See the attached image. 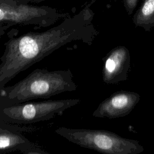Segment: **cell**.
<instances>
[{
    "instance_id": "ba28073f",
    "label": "cell",
    "mask_w": 154,
    "mask_h": 154,
    "mask_svg": "<svg viewBox=\"0 0 154 154\" xmlns=\"http://www.w3.org/2000/svg\"><path fill=\"white\" fill-rule=\"evenodd\" d=\"M154 19V0H145L134 17V23L138 25L149 23Z\"/></svg>"
},
{
    "instance_id": "30bf717a",
    "label": "cell",
    "mask_w": 154,
    "mask_h": 154,
    "mask_svg": "<svg viewBox=\"0 0 154 154\" xmlns=\"http://www.w3.org/2000/svg\"><path fill=\"white\" fill-rule=\"evenodd\" d=\"M17 1H20L22 2H23V3H25V4H29L30 2L38 3V2L43 1L45 0H17Z\"/></svg>"
},
{
    "instance_id": "9c48e42d",
    "label": "cell",
    "mask_w": 154,
    "mask_h": 154,
    "mask_svg": "<svg viewBox=\"0 0 154 154\" xmlns=\"http://www.w3.org/2000/svg\"><path fill=\"white\" fill-rule=\"evenodd\" d=\"M125 1L128 10L130 11V13H131L134 7L136 6L137 0H125Z\"/></svg>"
},
{
    "instance_id": "6da1fadb",
    "label": "cell",
    "mask_w": 154,
    "mask_h": 154,
    "mask_svg": "<svg viewBox=\"0 0 154 154\" xmlns=\"http://www.w3.org/2000/svg\"><path fill=\"white\" fill-rule=\"evenodd\" d=\"M86 10L67 17L58 25L42 32H29L4 43L0 57V91L20 73L54 51L72 42L90 44L94 32Z\"/></svg>"
},
{
    "instance_id": "277c9868",
    "label": "cell",
    "mask_w": 154,
    "mask_h": 154,
    "mask_svg": "<svg viewBox=\"0 0 154 154\" xmlns=\"http://www.w3.org/2000/svg\"><path fill=\"white\" fill-rule=\"evenodd\" d=\"M80 101L78 99L46 100L0 106V120L21 126L46 121L62 115Z\"/></svg>"
},
{
    "instance_id": "52a82bcc",
    "label": "cell",
    "mask_w": 154,
    "mask_h": 154,
    "mask_svg": "<svg viewBox=\"0 0 154 154\" xmlns=\"http://www.w3.org/2000/svg\"><path fill=\"white\" fill-rule=\"evenodd\" d=\"M130 67V53L123 46L112 49L105 57L102 78L106 84L117 83L126 79Z\"/></svg>"
},
{
    "instance_id": "5b68a950",
    "label": "cell",
    "mask_w": 154,
    "mask_h": 154,
    "mask_svg": "<svg viewBox=\"0 0 154 154\" xmlns=\"http://www.w3.org/2000/svg\"><path fill=\"white\" fill-rule=\"evenodd\" d=\"M67 16L47 6H34L17 0H0V23L8 26L22 25L45 28Z\"/></svg>"
},
{
    "instance_id": "7a4b0ae2",
    "label": "cell",
    "mask_w": 154,
    "mask_h": 154,
    "mask_svg": "<svg viewBox=\"0 0 154 154\" xmlns=\"http://www.w3.org/2000/svg\"><path fill=\"white\" fill-rule=\"evenodd\" d=\"M77 85L70 69L48 70L37 68L13 85L0 91V106H8L38 99H46L74 91Z\"/></svg>"
},
{
    "instance_id": "8992f818",
    "label": "cell",
    "mask_w": 154,
    "mask_h": 154,
    "mask_svg": "<svg viewBox=\"0 0 154 154\" xmlns=\"http://www.w3.org/2000/svg\"><path fill=\"white\" fill-rule=\"evenodd\" d=\"M140 96L133 91L115 93L103 100L93 113L94 117L114 119L129 114L139 102Z\"/></svg>"
},
{
    "instance_id": "3957f363",
    "label": "cell",
    "mask_w": 154,
    "mask_h": 154,
    "mask_svg": "<svg viewBox=\"0 0 154 154\" xmlns=\"http://www.w3.org/2000/svg\"><path fill=\"white\" fill-rule=\"evenodd\" d=\"M55 132L80 147L107 154H138L144 150L138 141L105 130L61 126Z\"/></svg>"
}]
</instances>
